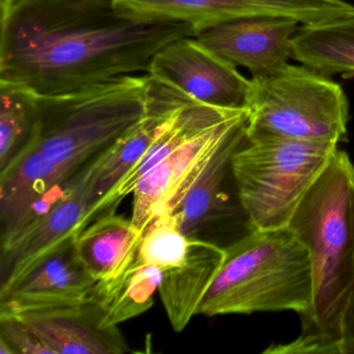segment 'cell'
Returning <instances> with one entry per match:
<instances>
[{"label": "cell", "instance_id": "1", "mask_svg": "<svg viewBox=\"0 0 354 354\" xmlns=\"http://www.w3.org/2000/svg\"><path fill=\"white\" fill-rule=\"evenodd\" d=\"M0 26V80L42 97L147 73L158 51L196 35L117 0H20Z\"/></svg>", "mask_w": 354, "mask_h": 354}, {"label": "cell", "instance_id": "2", "mask_svg": "<svg viewBox=\"0 0 354 354\" xmlns=\"http://www.w3.org/2000/svg\"><path fill=\"white\" fill-rule=\"evenodd\" d=\"M288 227L310 252L312 304L299 316V337L264 353L339 354L354 277V167L347 153L337 149Z\"/></svg>", "mask_w": 354, "mask_h": 354}, {"label": "cell", "instance_id": "3", "mask_svg": "<svg viewBox=\"0 0 354 354\" xmlns=\"http://www.w3.org/2000/svg\"><path fill=\"white\" fill-rule=\"evenodd\" d=\"M313 291L306 244L289 227L258 230L225 250L198 315L293 310L300 316L310 308Z\"/></svg>", "mask_w": 354, "mask_h": 354}, {"label": "cell", "instance_id": "4", "mask_svg": "<svg viewBox=\"0 0 354 354\" xmlns=\"http://www.w3.org/2000/svg\"><path fill=\"white\" fill-rule=\"evenodd\" d=\"M147 92L148 76L127 75L71 94L41 96L28 146L59 162L86 165L142 119Z\"/></svg>", "mask_w": 354, "mask_h": 354}, {"label": "cell", "instance_id": "5", "mask_svg": "<svg viewBox=\"0 0 354 354\" xmlns=\"http://www.w3.org/2000/svg\"><path fill=\"white\" fill-rule=\"evenodd\" d=\"M337 144L248 136L232 158L244 208L257 230L288 227L337 152Z\"/></svg>", "mask_w": 354, "mask_h": 354}, {"label": "cell", "instance_id": "6", "mask_svg": "<svg viewBox=\"0 0 354 354\" xmlns=\"http://www.w3.org/2000/svg\"><path fill=\"white\" fill-rule=\"evenodd\" d=\"M250 80L248 136L335 144L346 140L349 102L331 77L287 64Z\"/></svg>", "mask_w": 354, "mask_h": 354}, {"label": "cell", "instance_id": "7", "mask_svg": "<svg viewBox=\"0 0 354 354\" xmlns=\"http://www.w3.org/2000/svg\"><path fill=\"white\" fill-rule=\"evenodd\" d=\"M248 121V118L225 136L173 211L189 239L204 240L227 250L258 231L242 204L232 165L234 153L246 138Z\"/></svg>", "mask_w": 354, "mask_h": 354}, {"label": "cell", "instance_id": "8", "mask_svg": "<svg viewBox=\"0 0 354 354\" xmlns=\"http://www.w3.org/2000/svg\"><path fill=\"white\" fill-rule=\"evenodd\" d=\"M111 148L82 167L71 189L46 214L21 233L1 242L0 291L11 287L37 263L94 221L95 182Z\"/></svg>", "mask_w": 354, "mask_h": 354}, {"label": "cell", "instance_id": "9", "mask_svg": "<svg viewBox=\"0 0 354 354\" xmlns=\"http://www.w3.org/2000/svg\"><path fill=\"white\" fill-rule=\"evenodd\" d=\"M146 75L198 102L248 111L252 80L194 37L178 39L158 51Z\"/></svg>", "mask_w": 354, "mask_h": 354}, {"label": "cell", "instance_id": "10", "mask_svg": "<svg viewBox=\"0 0 354 354\" xmlns=\"http://www.w3.org/2000/svg\"><path fill=\"white\" fill-rule=\"evenodd\" d=\"M248 118V111H238L210 126L174 151L136 184L132 192L131 223L138 232L142 233L155 217L177 208L225 136Z\"/></svg>", "mask_w": 354, "mask_h": 354}, {"label": "cell", "instance_id": "11", "mask_svg": "<svg viewBox=\"0 0 354 354\" xmlns=\"http://www.w3.org/2000/svg\"><path fill=\"white\" fill-rule=\"evenodd\" d=\"M122 6L185 22L196 30L250 17L292 18L301 26L351 15L347 0H117Z\"/></svg>", "mask_w": 354, "mask_h": 354}, {"label": "cell", "instance_id": "12", "mask_svg": "<svg viewBox=\"0 0 354 354\" xmlns=\"http://www.w3.org/2000/svg\"><path fill=\"white\" fill-rule=\"evenodd\" d=\"M300 26L292 18H242L198 30L194 37L236 68H246L257 77L289 64L292 39Z\"/></svg>", "mask_w": 354, "mask_h": 354}, {"label": "cell", "instance_id": "13", "mask_svg": "<svg viewBox=\"0 0 354 354\" xmlns=\"http://www.w3.org/2000/svg\"><path fill=\"white\" fill-rule=\"evenodd\" d=\"M53 354H123L129 351L118 326L105 327L104 312L96 293L88 299L40 306L15 313Z\"/></svg>", "mask_w": 354, "mask_h": 354}, {"label": "cell", "instance_id": "14", "mask_svg": "<svg viewBox=\"0 0 354 354\" xmlns=\"http://www.w3.org/2000/svg\"><path fill=\"white\" fill-rule=\"evenodd\" d=\"M77 235L37 263L11 287L0 291V313L74 304L94 296L98 281L78 258Z\"/></svg>", "mask_w": 354, "mask_h": 354}, {"label": "cell", "instance_id": "15", "mask_svg": "<svg viewBox=\"0 0 354 354\" xmlns=\"http://www.w3.org/2000/svg\"><path fill=\"white\" fill-rule=\"evenodd\" d=\"M148 76V75H147ZM186 96L148 76L146 111L142 119L111 146L95 182L93 218L100 216L103 201L118 187L125 176L142 158Z\"/></svg>", "mask_w": 354, "mask_h": 354}, {"label": "cell", "instance_id": "16", "mask_svg": "<svg viewBox=\"0 0 354 354\" xmlns=\"http://www.w3.org/2000/svg\"><path fill=\"white\" fill-rule=\"evenodd\" d=\"M225 250L211 242L190 239L187 258L182 266L163 271L158 291L169 323L181 333L194 316L214 281Z\"/></svg>", "mask_w": 354, "mask_h": 354}, {"label": "cell", "instance_id": "17", "mask_svg": "<svg viewBox=\"0 0 354 354\" xmlns=\"http://www.w3.org/2000/svg\"><path fill=\"white\" fill-rule=\"evenodd\" d=\"M84 165L59 162L32 147H26L0 171L1 235L12 229L32 202L75 175Z\"/></svg>", "mask_w": 354, "mask_h": 354}, {"label": "cell", "instance_id": "18", "mask_svg": "<svg viewBox=\"0 0 354 354\" xmlns=\"http://www.w3.org/2000/svg\"><path fill=\"white\" fill-rule=\"evenodd\" d=\"M117 207L101 215L76 237V252L88 274L102 285L113 283L133 264L142 232L131 219L115 214Z\"/></svg>", "mask_w": 354, "mask_h": 354}, {"label": "cell", "instance_id": "19", "mask_svg": "<svg viewBox=\"0 0 354 354\" xmlns=\"http://www.w3.org/2000/svg\"><path fill=\"white\" fill-rule=\"evenodd\" d=\"M236 111H238L211 106L187 97L165 124L146 154L125 176L118 187L103 201L100 214L119 206L124 198L133 192L136 184L174 151L196 134L227 119Z\"/></svg>", "mask_w": 354, "mask_h": 354}, {"label": "cell", "instance_id": "20", "mask_svg": "<svg viewBox=\"0 0 354 354\" xmlns=\"http://www.w3.org/2000/svg\"><path fill=\"white\" fill-rule=\"evenodd\" d=\"M292 59L328 77H354V12L331 21L300 26L292 39Z\"/></svg>", "mask_w": 354, "mask_h": 354}, {"label": "cell", "instance_id": "21", "mask_svg": "<svg viewBox=\"0 0 354 354\" xmlns=\"http://www.w3.org/2000/svg\"><path fill=\"white\" fill-rule=\"evenodd\" d=\"M163 271L154 266L133 264L113 283L96 288V296L104 312L105 327L118 326L147 312L162 281Z\"/></svg>", "mask_w": 354, "mask_h": 354}, {"label": "cell", "instance_id": "22", "mask_svg": "<svg viewBox=\"0 0 354 354\" xmlns=\"http://www.w3.org/2000/svg\"><path fill=\"white\" fill-rule=\"evenodd\" d=\"M38 94L0 80V171L30 144L40 115Z\"/></svg>", "mask_w": 354, "mask_h": 354}, {"label": "cell", "instance_id": "23", "mask_svg": "<svg viewBox=\"0 0 354 354\" xmlns=\"http://www.w3.org/2000/svg\"><path fill=\"white\" fill-rule=\"evenodd\" d=\"M190 239L183 233L179 216L165 212L153 219L142 232L136 263L165 271L182 266L187 258Z\"/></svg>", "mask_w": 354, "mask_h": 354}, {"label": "cell", "instance_id": "24", "mask_svg": "<svg viewBox=\"0 0 354 354\" xmlns=\"http://www.w3.org/2000/svg\"><path fill=\"white\" fill-rule=\"evenodd\" d=\"M0 354H53L24 321L0 314Z\"/></svg>", "mask_w": 354, "mask_h": 354}, {"label": "cell", "instance_id": "25", "mask_svg": "<svg viewBox=\"0 0 354 354\" xmlns=\"http://www.w3.org/2000/svg\"><path fill=\"white\" fill-rule=\"evenodd\" d=\"M339 354H354V277L349 300L342 323Z\"/></svg>", "mask_w": 354, "mask_h": 354}]
</instances>
